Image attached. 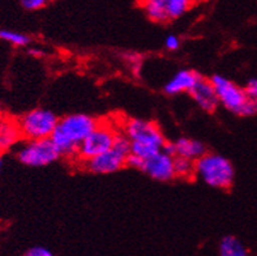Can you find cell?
<instances>
[{"label": "cell", "instance_id": "6da1fadb", "mask_svg": "<svg viewBox=\"0 0 257 256\" xmlns=\"http://www.w3.org/2000/svg\"><path fill=\"white\" fill-rule=\"evenodd\" d=\"M98 120L86 114H72L58 120L51 140L62 156H77L78 148L88 136Z\"/></svg>", "mask_w": 257, "mask_h": 256}, {"label": "cell", "instance_id": "7a4b0ae2", "mask_svg": "<svg viewBox=\"0 0 257 256\" xmlns=\"http://www.w3.org/2000/svg\"><path fill=\"white\" fill-rule=\"evenodd\" d=\"M123 133L131 141V154L147 159L162 150L166 143L160 127L144 119H128L123 126Z\"/></svg>", "mask_w": 257, "mask_h": 256}, {"label": "cell", "instance_id": "3957f363", "mask_svg": "<svg viewBox=\"0 0 257 256\" xmlns=\"http://www.w3.org/2000/svg\"><path fill=\"white\" fill-rule=\"evenodd\" d=\"M195 174L205 185L214 188H228L235 177L234 167L226 157L221 154H202L195 161Z\"/></svg>", "mask_w": 257, "mask_h": 256}, {"label": "cell", "instance_id": "277c9868", "mask_svg": "<svg viewBox=\"0 0 257 256\" xmlns=\"http://www.w3.org/2000/svg\"><path fill=\"white\" fill-rule=\"evenodd\" d=\"M210 81L214 87L219 104L223 105L228 111L239 117H251L257 114V105L247 97L243 88L221 75H214Z\"/></svg>", "mask_w": 257, "mask_h": 256}, {"label": "cell", "instance_id": "5b68a950", "mask_svg": "<svg viewBox=\"0 0 257 256\" xmlns=\"http://www.w3.org/2000/svg\"><path fill=\"white\" fill-rule=\"evenodd\" d=\"M59 118L46 109H34L26 113L17 122L21 136L26 140L47 139L51 137Z\"/></svg>", "mask_w": 257, "mask_h": 256}, {"label": "cell", "instance_id": "8992f818", "mask_svg": "<svg viewBox=\"0 0 257 256\" xmlns=\"http://www.w3.org/2000/svg\"><path fill=\"white\" fill-rule=\"evenodd\" d=\"M60 156L62 154L51 137L28 140V143L24 144L17 152V158L20 162L32 167H42L50 165L58 161Z\"/></svg>", "mask_w": 257, "mask_h": 256}, {"label": "cell", "instance_id": "52a82bcc", "mask_svg": "<svg viewBox=\"0 0 257 256\" xmlns=\"http://www.w3.org/2000/svg\"><path fill=\"white\" fill-rule=\"evenodd\" d=\"M117 132L108 123H99L94 127V130L85 137L84 141L78 148L77 156L82 161H88L93 157L107 152L112 148Z\"/></svg>", "mask_w": 257, "mask_h": 256}, {"label": "cell", "instance_id": "ba28073f", "mask_svg": "<svg viewBox=\"0 0 257 256\" xmlns=\"http://www.w3.org/2000/svg\"><path fill=\"white\" fill-rule=\"evenodd\" d=\"M174 158L175 157L169 153L160 150L149 158L144 159L141 165V172H144L150 178L156 181L167 182L175 178V166H174Z\"/></svg>", "mask_w": 257, "mask_h": 256}, {"label": "cell", "instance_id": "9c48e42d", "mask_svg": "<svg viewBox=\"0 0 257 256\" xmlns=\"http://www.w3.org/2000/svg\"><path fill=\"white\" fill-rule=\"evenodd\" d=\"M127 154H124L112 146L107 152L101 153L84 162L86 170L93 174H111L120 170L124 165H127Z\"/></svg>", "mask_w": 257, "mask_h": 256}, {"label": "cell", "instance_id": "30bf717a", "mask_svg": "<svg viewBox=\"0 0 257 256\" xmlns=\"http://www.w3.org/2000/svg\"><path fill=\"white\" fill-rule=\"evenodd\" d=\"M189 94L202 110L209 111V113L214 111L219 105L218 97H217V93H215L212 81L206 80V78H202L201 76L196 81V84L193 85L192 89L189 91Z\"/></svg>", "mask_w": 257, "mask_h": 256}, {"label": "cell", "instance_id": "8fae6325", "mask_svg": "<svg viewBox=\"0 0 257 256\" xmlns=\"http://www.w3.org/2000/svg\"><path fill=\"white\" fill-rule=\"evenodd\" d=\"M200 75L196 73L195 71H189V69H182V71L176 72L173 77L170 78L169 81L165 85V92L169 96H176L180 93H189L192 89L196 81L199 80Z\"/></svg>", "mask_w": 257, "mask_h": 256}, {"label": "cell", "instance_id": "7c38bea8", "mask_svg": "<svg viewBox=\"0 0 257 256\" xmlns=\"http://www.w3.org/2000/svg\"><path fill=\"white\" fill-rule=\"evenodd\" d=\"M174 145H175V156L186 157V158L193 159V161H196L206 153L204 144L197 141V140L187 139V137L176 140Z\"/></svg>", "mask_w": 257, "mask_h": 256}, {"label": "cell", "instance_id": "4fadbf2b", "mask_svg": "<svg viewBox=\"0 0 257 256\" xmlns=\"http://www.w3.org/2000/svg\"><path fill=\"white\" fill-rule=\"evenodd\" d=\"M141 7L147 16L154 23L170 21L169 0H141Z\"/></svg>", "mask_w": 257, "mask_h": 256}, {"label": "cell", "instance_id": "5bb4252c", "mask_svg": "<svg viewBox=\"0 0 257 256\" xmlns=\"http://www.w3.org/2000/svg\"><path fill=\"white\" fill-rule=\"evenodd\" d=\"M21 137L19 124L10 119H0V150L10 149Z\"/></svg>", "mask_w": 257, "mask_h": 256}, {"label": "cell", "instance_id": "9a60e30c", "mask_svg": "<svg viewBox=\"0 0 257 256\" xmlns=\"http://www.w3.org/2000/svg\"><path fill=\"white\" fill-rule=\"evenodd\" d=\"M248 253L247 248L243 246L238 238L232 235H226L222 238L219 243V255L221 256H245Z\"/></svg>", "mask_w": 257, "mask_h": 256}, {"label": "cell", "instance_id": "2e32d148", "mask_svg": "<svg viewBox=\"0 0 257 256\" xmlns=\"http://www.w3.org/2000/svg\"><path fill=\"white\" fill-rule=\"evenodd\" d=\"M174 166H175V177L191 178L195 174V161L193 159L175 156V158H174Z\"/></svg>", "mask_w": 257, "mask_h": 256}, {"label": "cell", "instance_id": "e0dca14e", "mask_svg": "<svg viewBox=\"0 0 257 256\" xmlns=\"http://www.w3.org/2000/svg\"><path fill=\"white\" fill-rule=\"evenodd\" d=\"M0 39H3L13 46H19V47H24L30 43V38L26 34L13 32V30H0Z\"/></svg>", "mask_w": 257, "mask_h": 256}, {"label": "cell", "instance_id": "ac0fdd59", "mask_svg": "<svg viewBox=\"0 0 257 256\" xmlns=\"http://www.w3.org/2000/svg\"><path fill=\"white\" fill-rule=\"evenodd\" d=\"M191 4H192V0H169L170 20H175L182 17L189 10Z\"/></svg>", "mask_w": 257, "mask_h": 256}, {"label": "cell", "instance_id": "d6986e66", "mask_svg": "<svg viewBox=\"0 0 257 256\" xmlns=\"http://www.w3.org/2000/svg\"><path fill=\"white\" fill-rule=\"evenodd\" d=\"M50 3V0H21V4L25 10L37 11L41 10Z\"/></svg>", "mask_w": 257, "mask_h": 256}, {"label": "cell", "instance_id": "ffe728a7", "mask_svg": "<svg viewBox=\"0 0 257 256\" xmlns=\"http://www.w3.org/2000/svg\"><path fill=\"white\" fill-rule=\"evenodd\" d=\"M247 97L257 105V78H251L244 88Z\"/></svg>", "mask_w": 257, "mask_h": 256}, {"label": "cell", "instance_id": "44dd1931", "mask_svg": "<svg viewBox=\"0 0 257 256\" xmlns=\"http://www.w3.org/2000/svg\"><path fill=\"white\" fill-rule=\"evenodd\" d=\"M25 255L26 256H51L52 252L49 250V248H46V247L34 246L26 251Z\"/></svg>", "mask_w": 257, "mask_h": 256}, {"label": "cell", "instance_id": "7402d4cb", "mask_svg": "<svg viewBox=\"0 0 257 256\" xmlns=\"http://www.w3.org/2000/svg\"><path fill=\"white\" fill-rule=\"evenodd\" d=\"M165 46H166V49L170 50V51H175V50H178L180 47L179 37L174 36V34L169 36L166 38V41H165Z\"/></svg>", "mask_w": 257, "mask_h": 256}, {"label": "cell", "instance_id": "603a6c76", "mask_svg": "<svg viewBox=\"0 0 257 256\" xmlns=\"http://www.w3.org/2000/svg\"><path fill=\"white\" fill-rule=\"evenodd\" d=\"M29 54H32L33 56H42L43 55V52L38 49H30Z\"/></svg>", "mask_w": 257, "mask_h": 256}, {"label": "cell", "instance_id": "cb8c5ba5", "mask_svg": "<svg viewBox=\"0 0 257 256\" xmlns=\"http://www.w3.org/2000/svg\"><path fill=\"white\" fill-rule=\"evenodd\" d=\"M2 165H3V163H2V159H0V169H2Z\"/></svg>", "mask_w": 257, "mask_h": 256}]
</instances>
